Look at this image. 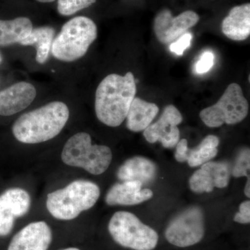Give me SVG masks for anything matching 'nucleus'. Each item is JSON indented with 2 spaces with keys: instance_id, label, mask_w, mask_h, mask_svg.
Masks as SVG:
<instances>
[{
  "instance_id": "f257e3e1",
  "label": "nucleus",
  "mask_w": 250,
  "mask_h": 250,
  "mask_svg": "<svg viewBox=\"0 0 250 250\" xmlns=\"http://www.w3.org/2000/svg\"><path fill=\"white\" fill-rule=\"evenodd\" d=\"M136 93L132 72L125 76L111 74L105 77L95 93V109L99 121L111 127L120 126L126 119Z\"/></svg>"
},
{
  "instance_id": "f03ea898",
  "label": "nucleus",
  "mask_w": 250,
  "mask_h": 250,
  "mask_svg": "<svg viewBox=\"0 0 250 250\" xmlns=\"http://www.w3.org/2000/svg\"><path fill=\"white\" fill-rule=\"evenodd\" d=\"M69 116L65 103L52 102L20 117L13 125V134L18 141L26 144L45 142L60 134Z\"/></svg>"
},
{
  "instance_id": "7ed1b4c3",
  "label": "nucleus",
  "mask_w": 250,
  "mask_h": 250,
  "mask_svg": "<svg viewBox=\"0 0 250 250\" xmlns=\"http://www.w3.org/2000/svg\"><path fill=\"white\" fill-rule=\"evenodd\" d=\"M100 188L86 180H76L47 195L46 207L54 218L62 220L76 218L98 202Z\"/></svg>"
},
{
  "instance_id": "20e7f679",
  "label": "nucleus",
  "mask_w": 250,
  "mask_h": 250,
  "mask_svg": "<svg viewBox=\"0 0 250 250\" xmlns=\"http://www.w3.org/2000/svg\"><path fill=\"white\" fill-rule=\"evenodd\" d=\"M98 28L90 18L78 16L65 23L52 42V55L65 62L78 60L96 40Z\"/></svg>"
},
{
  "instance_id": "39448f33",
  "label": "nucleus",
  "mask_w": 250,
  "mask_h": 250,
  "mask_svg": "<svg viewBox=\"0 0 250 250\" xmlns=\"http://www.w3.org/2000/svg\"><path fill=\"white\" fill-rule=\"evenodd\" d=\"M112 159L111 149L106 146L92 144L91 137L85 132L77 133L67 140L62 153L64 164L84 169L94 175L107 170Z\"/></svg>"
},
{
  "instance_id": "423d86ee",
  "label": "nucleus",
  "mask_w": 250,
  "mask_h": 250,
  "mask_svg": "<svg viewBox=\"0 0 250 250\" xmlns=\"http://www.w3.org/2000/svg\"><path fill=\"white\" fill-rule=\"evenodd\" d=\"M108 231L118 244L134 250H152L159 241L155 230L129 212L115 213L108 224Z\"/></svg>"
},
{
  "instance_id": "0eeeda50",
  "label": "nucleus",
  "mask_w": 250,
  "mask_h": 250,
  "mask_svg": "<svg viewBox=\"0 0 250 250\" xmlns=\"http://www.w3.org/2000/svg\"><path fill=\"white\" fill-rule=\"evenodd\" d=\"M249 105L238 83L229 85L218 103L202 110V121L208 127L215 128L224 124L236 125L248 116Z\"/></svg>"
},
{
  "instance_id": "6e6552de",
  "label": "nucleus",
  "mask_w": 250,
  "mask_h": 250,
  "mask_svg": "<svg viewBox=\"0 0 250 250\" xmlns=\"http://www.w3.org/2000/svg\"><path fill=\"white\" fill-rule=\"evenodd\" d=\"M205 234L204 214L201 208L191 207L172 220L166 228L165 236L171 244L187 248L201 241Z\"/></svg>"
},
{
  "instance_id": "1a4fd4ad",
  "label": "nucleus",
  "mask_w": 250,
  "mask_h": 250,
  "mask_svg": "<svg viewBox=\"0 0 250 250\" xmlns=\"http://www.w3.org/2000/svg\"><path fill=\"white\" fill-rule=\"evenodd\" d=\"M183 118L180 112L173 105H168L156 123L144 130L143 136L149 143L160 142L163 147H176L180 140V131L177 125L181 124Z\"/></svg>"
},
{
  "instance_id": "9d476101",
  "label": "nucleus",
  "mask_w": 250,
  "mask_h": 250,
  "mask_svg": "<svg viewBox=\"0 0 250 250\" xmlns=\"http://www.w3.org/2000/svg\"><path fill=\"white\" fill-rule=\"evenodd\" d=\"M200 18L192 11H184L174 18L168 9H164L156 15L154 21V31L161 43L171 44L195 26Z\"/></svg>"
},
{
  "instance_id": "9b49d317",
  "label": "nucleus",
  "mask_w": 250,
  "mask_h": 250,
  "mask_svg": "<svg viewBox=\"0 0 250 250\" xmlns=\"http://www.w3.org/2000/svg\"><path fill=\"white\" fill-rule=\"evenodd\" d=\"M30 205V195L22 188L9 189L0 195V236L11 232L15 218L25 215Z\"/></svg>"
},
{
  "instance_id": "f8f14e48",
  "label": "nucleus",
  "mask_w": 250,
  "mask_h": 250,
  "mask_svg": "<svg viewBox=\"0 0 250 250\" xmlns=\"http://www.w3.org/2000/svg\"><path fill=\"white\" fill-rule=\"evenodd\" d=\"M231 177V168L228 163L208 161L190 177L189 186L196 193L210 192L215 188L228 187Z\"/></svg>"
},
{
  "instance_id": "ddd939ff",
  "label": "nucleus",
  "mask_w": 250,
  "mask_h": 250,
  "mask_svg": "<svg viewBox=\"0 0 250 250\" xmlns=\"http://www.w3.org/2000/svg\"><path fill=\"white\" fill-rule=\"evenodd\" d=\"M52 239L48 225L43 221L34 222L15 235L8 250H47Z\"/></svg>"
},
{
  "instance_id": "4468645a",
  "label": "nucleus",
  "mask_w": 250,
  "mask_h": 250,
  "mask_svg": "<svg viewBox=\"0 0 250 250\" xmlns=\"http://www.w3.org/2000/svg\"><path fill=\"white\" fill-rule=\"evenodd\" d=\"M220 140L214 135L207 136L202 142L190 149L187 139L179 140L176 146L174 157L178 162H187L190 167H198L208 162L218 154Z\"/></svg>"
},
{
  "instance_id": "2eb2a0df",
  "label": "nucleus",
  "mask_w": 250,
  "mask_h": 250,
  "mask_svg": "<svg viewBox=\"0 0 250 250\" xmlns=\"http://www.w3.org/2000/svg\"><path fill=\"white\" fill-rule=\"evenodd\" d=\"M36 96L35 87L21 82L0 90V116H10L25 109Z\"/></svg>"
},
{
  "instance_id": "dca6fc26",
  "label": "nucleus",
  "mask_w": 250,
  "mask_h": 250,
  "mask_svg": "<svg viewBox=\"0 0 250 250\" xmlns=\"http://www.w3.org/2000/svg\"><path fill=\"white\" fill-rule=\"evenodd\" d=\"M143 184L138 181H126L115 184L109 189L105 201L109 206L139 205L152 198L153 192L142 188Z\"/></svg>"
},
{
  "instance_id": "f3484780",
  "label": "nucleus",
  "mask_w": 250,
  "mask_h": 250,
  "mask_svg": "<svg viewBox=\"0 0 250 250\" xmlns=\"http://www.w3.org/2000/svg\"><path fill=\"white\" fill-rule=\"evenodd\" d=\"M222 31L228 39L241 41L250 35V4L235 6L223 20Z\"/></svg>"
},
{
  "instance_id": "a211bd4d",
  "label": "nucleus",
  "mask_w": 250,
  "mask_h": 250,
  "mask_svg": "<svg viewBox=\"0 0 250 250\" xmlns=\"http://www.w3.org/2000/svg\"><path fill=\"white\" fill-rule=\"evenodd\" d=\"M156 174L157 167L154 162L143 156H134L119 167L117 177L123 182L138 181L143 184L153 182Z\"/></svg>"
},
{
  "instance_id": "6ab92c4d",
  "label": "nucleus",
  "mask_w": 250,
  "mask_h": 250,
  "mask_svg": "<svg viewBox=\"0 0 250 250\" xmlns=\"http://www.w3.org/2000/svg\"><path fill=\"white\" fill-rule=\"evenodd\" d=\"M159 111L155 104L135 98L126 115V127L134 132L144 131L151 125Z\"/></svg>"
},
{
  "instance_id": "aec40b11",
  "label": "nucleus",
  "mask_w": 250,
  "mask_h": 250,
  "mask_svg": "<svg viewBox=\"0 0 250 250\" xmlns=\"http://www.w3.org/2000/svg\"><path fill=\"white\" fill-rule=\"evenodd\" d=\"M33 29L29 18L20 17L11 21L0 20V46L20 43Z\"/></svg>"
},
{
  "instance_id": "412c9836",
  "label": "nucleus",
  "mask_w": 250,
  "mask_h": 250,
  "mask_svg": "<svg viewBox=\"0 0 250 250\" xmlns=\"http://www.w3.org/2000/svg\"><path fill=\"white\" fill-rule=\"evenodd\" d=\"M55 31L53 28L42 27L33 29L29 34L20 42L22 45H33L36 47V62L45 63L49 57V52L54 41Z\"/></svg>"
},
{
  "instance_id": "4be33fe9",
  "label": "nucleus",
  "mask_w": 250,
  "mask_h": 250,
  "mask_svg": "<svg viewBox=\"0 0 250 250\" xmlns=\"http://www.w3.org/2000/svg\"><path fill=\"white\" fill-rule=\"evenodd\" d=\"M96 0H58L57 10L62 16H72L79 11L89 7Z\"/></svg>"
},
{
  "instance_id": "5701e85b",
  "label": "nucleus",
  "mask_w": 250,
  "mask_h": 250,
  "mask_svg": "<svg viewBox=\"0 0 250 250\" xmlns=\"http://www.w3.org/2000/svg\"><path fill=\"white\" fill-rule=\"evenodd\" d=\"M250 151L249 148L241 149L237 156L231 174L234 177H250Z\"/></svg>"
},
{
  "instance_id": "b1692460",
  "label": "nucleus",
  "mask_w": 250,
  "mask_h": 250,
  "mask_svg": "<svg viewBox=\"0 0 250 250\" xmlns=\"http://www.w3.org/2000/svg\"><path fill=\"white\" fill-rule=\"evenodd\" d=\"M215 56L213 52L207 51L202 54L195 65V71L198 75L207 73L214 65Z\"/></svg>"
},
{
  "instance_id": "393cba45",
  "label": "nucleus",
  "mask_w": 250,
  "mask_h": 250,
  "mask_svg": "<svg viewBox=\"0 0 250 250\" xmlns=\"http://www.w3.org/2000/svg\"><path fill=\"white\" fill-rule=\"evenodd\" d=\"M192 36L190 33H186L179 38L175 42L170 44V52L177 54L178 56L183 55L184 51L190 47Z\"/></svg>"
},
{
  "instance_id": "a878e982",
  "label": "nucleus",
  "mask_w": 250,
  "mask_h": 250,
  "mask_svg": "<svg viewBox=\"0 0 250 250\" xmlns=\"http://www.w3.org/2000/svg\"><path fill=\"white\" fill-rule=\"evenodd\" d=\"M234 221L241 224H249L250 222V202H243L239 207V211L234 216Z\"/></svg>"
},
{
  "instance_id": "bb28decb",
  "label": "nucleus",
  "mask_w": 250,
  "mask_h": 250,
  "mask_svg": "<svg viewBox=\"0 0 250 250\" xmlns=\"http://www.w3.org/2000/svg\"><path fill=\"white\" fill-rule=\"evenodd\" d=\"M244 192H245V195H246V197H248V198H250V177H249V178H248V181H247L246 187H245Z\"/></svg>"
},
{
  "instance_id": "cd10ccee",
  "label": "nucleus",
  "mask_w": 250,
  "mask_h": 250,
  "mask_svg": "<svg viewBox=\"0 0 250 250\" xmlns=\"http://www.w3.org/2000/svg\"><path fill=\"white\" fill-rule=\"evenodd\" d=\"M38 1H39V2H42V3H49V2H52V1H55V0H37Z\"/></svg>"
},
{
  "instance_id": "c85d7f7f",
  "label": "nucleus",
  "mask_w": 250,
  "mask_h": 250,
  "mask_svg": "<svg viewBox=\"0 0 250 250\" xmlns=\"http://www.w3.org/2000/svg\"><path fill=\"white\" fill-rule=\"evenodd\" d=\"M80 250L77 249V248H66V249H64V250Z\"/></svg>"
},
{
  "instance_id": "c756f323",
  "label": "nucleus",
  "mask_w": 250,
  "mask_h": 250,
  "mask_svg": "<svg viewBox=\"0 0 250 250\" xmlns=\"http://www.w3.org/2000/svg\"><path fill=\"white\" fill-rule=\"evenodd\" d=\"M1 62H2V57H1V54L0 53V63H1Z\"/></svg>"
}]
</instances>
